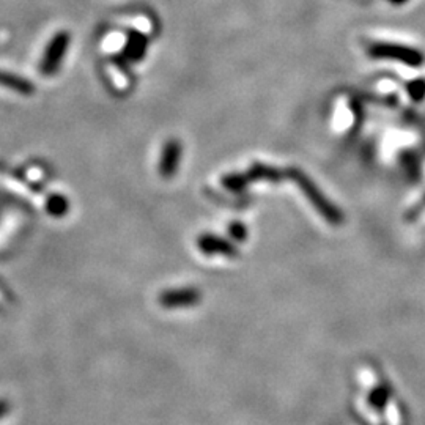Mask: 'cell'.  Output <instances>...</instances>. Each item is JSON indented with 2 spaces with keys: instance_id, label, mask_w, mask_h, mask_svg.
<instances>
[{
  "instance_id": "6da1fadb",
  "label": "cell",
  "mask_w": 425,
  "mask_h": 425,
  "mask_svg": "<svg viewBox=\"0 0 425 425\" xmlns=\"http://www.w3.org/2000/svg\"><path fill=\"white\" fill-rule=\"evenodd\" d=\"M70 43L71 35L68 32H58L51 38V42L44 49L42 63H39V71H42L44 76H52L58 71V68L62 66L63 58L66 57V52L70 49Z\"/></svg>"
},
{
  "instance_id": "52a82bcc",
  "label": "cell",
  "mask_w": 425,
  "mask_h": 425,
  "mask_svg": "<svg viewBox=\"0 0 425 425\" xmlns=\"http://www.w3.org/2000/svg\"><path fill=\"white\" fill-rule=\"evenodd\" d=\"M389 2H394V4H403V2H407V0H389Z\"/></svg>"
},
{
  "instance_id": "277c9868",
  "label": "cell",
  "mask_w": 425,
  "mask_h": 425,
  "mask_svg": "<svg viewBox=\"0 0 425 425\" xmlns=\"http://www.w3.org/2000/svg\"><path fill=\"white\" fill-rule=\"evenodd\" d=\"M180 151H182L180 144L175 141H170L167 145H165L161 159L163 174L170 175L172 172L175 170V167L178 165V159H180Z\"/></svg>"
},
{
  "instance_id": "5b68a950",
  "label": "cell",
  "mask_w": 425,
  "mask_h": 425,
  "mask_svg": "<svg viewBox=\"0 0 425 425\" xmlns=\"http://www.w3.org/2000/svg\"><path fill=\"white\" fill-rule=\"evenodd\" d=\"M0 84L11 90L23 93V95H30V93H33V85L27 79H23L16 75H10V72H0Z\"/></svg>"
},
{
  "instance_id": "7a4b0ae2",
  "label": "cell",
  "mask_w": 425,
  "mask_h": 425,
  "mask_svg": "<svg viewBox=\"0 0 425 425\" xmlns=\"http://www.w3.org/2000/svg\"><path fill=\"white\" fill-rule=\"evenodd\" d=\"M369 54L375 58H391L410 66H421L424 63V56L419 51L394 43H375L370 46Z\"/></svg>"
},
{
  "instance_id": "8992f818",
  "label": "cell",
  "mask_w": 425,
  "mask_h": 425,
  "mask_svg": "<svg viewBox=\"0 0 425 425\" xmlns=\"http://www.w3.org/2000/svg\"><path fill=\"white\" fill-rule=\"evenodd\" d=\"M408 91H410L411 98L416 99V101H419V99H422L425 96V81L419 79V81L411 82L410 87H408Z\"/></svg>"
},
{
  "instance_id": "3957f363",
  "label": "cell",
  "mask_w": 425,
  "mask_h": 425,
  "mask_svg": "<svg viewBox=\"0 0 425 425\" xmlns=\"http://www.w3.org/2000/svg\"><path fill=\"white\" fill-rule=\"evenodd\" d=\"M147 46H148L147 37L142 35L141 32H129L123 54L129 62H139L142 61L145 54H147Z\"/></svg>"
}]
</instances>
